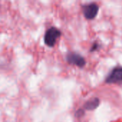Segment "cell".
Instances as JSON below:
<instances>
[{
    "instance_id": "cell-1",
    "label": "cell",
    "mask_w": 122,
    "mask_h": 122,
    "mask_svg": "<svg viewBox=\"0 0 122 122\" xmlns=\"http://www.w3.org/2000/svg\"><path fill=\"white\" fill-rule=\"evenodd\" d=\"M61 33L59 29L56 27H51L49 29L44 35V42L45 44L49 46L52 47L55 45L56 40L60 37Z\"/></svg>"
},
{
    "instance_id": "cell-2",
    "label": "cell",
    "mask_w": 122,
    "mask_h": 122,
    "mask_svg": "<svg viewBox=\"0 0 122 122\" xmlns=\"http://www.w3.org/2000/svg\"><path fill=\"white\" fill-rule=\"evenodd\" d=\"M82 9H83V14L86 17V19L91 20V19H94L97 16L99 12V7L96 3H90L84 5Z\"/></svg>"
},
{
    "instance_id": "cell-3",
    "label": "cell",
    "mask_w": 122,
    "mask_h": 122,
    "mask_svg": "<svg viewBox=\"0 0 122 122\" xmlns=\"http://www.w3.org/2000/svg\"><path fill=\"white\" fill-rule=\"evenodd\" d=\"M107 84L122 83V67L114 68L105 79Z\"/></svg>"
},
{
    "instance_id": "cell-4",
    "label": "cell",
    "mask_w": 122,
    "mask_h": 122,
    "mask_svg": "<svg viewBox=\"0 0 122 122\" xmlns=\"http://www.w3.org/2000/svg\"><path fill=\"white\" fill-rule=\"evenodd\" d=\"M66 60L69 64L76 65L80 68L84 67L86 64V61L84 58L80 54L75 52L68 53L66 55Z\"/></svg>"
},
{
    "instance_id": "cell-5",
    "label": "cell",
    "mask_w": 122,
    "mask_h": 122,
    "mask_svg": "<svg viewBox=\"0 0 122 122\" xmlns=\"http://www.w3.org/2000/svg\"><path fill=\"white\" fill-rule=\"evenodd\" d=\"M99 104H100L99 99L97 97H94V98H92L90 100L87 101L86 102V104H84V108L86 110L93 111V110H95L99 106Z\"/></svg>"
},
{
    "instance_id": "cell-6",
    "label": "cell",
    "mask_w": 122,
    "mask_h": 122,
    "mask_svg": "<svg viewBox=\"0 0 122 122\" xmlns=\"http://www.w3.org/2000/svg\"><path fill=\"white\" fill-rule=\"evenodd\" d=\"M83 114H84V111L82 110V109H79L77 112H76V116L77 117H81V116H82L83 115Z\"/></svg>"
},
{
    "instance_id": "cell-7",
    "label": "cell",
    "mask_w": 122,
    "mask_h": 122,
    "mask_svg": "<svg viewBox=\"0 0 122 122\" xmlns=\"http://www.w3.org/2000/svg\"><path fill=\"white\" fill-rule=\"evenodd\" d=\"M97 46H98V44H94V45H93V48L92 49V50H91V51H93L94 49L95 50V49H96V48H97Z\"/></svg>"
}]
</instances>
